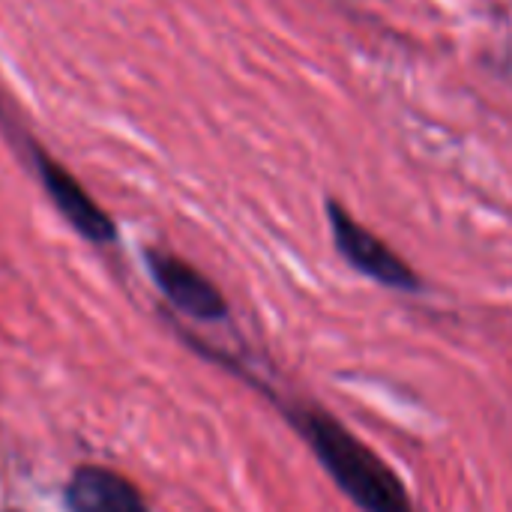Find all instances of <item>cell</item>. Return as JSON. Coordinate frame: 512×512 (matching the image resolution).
<instances>
[{
	"instance_id": "1",
	"label": "cell",
	"mask_w": 512,
	"mask_h": 512,
	"mask_svg": "<svg viewBox=\"0 0 512 512\" xmlns=\"http://www.w3.org/2000/svg\"><path fill=\"white\" fill-rule=\"evenodd\" d=\"M324 474L360 512H417L399 474L348 426L315 405H282Z\"/></svg>"
},
{
	"instance_id": "2",
	"label": "cell",
	"mask_w": 512,
	"mask_h": 512,
	"mask_svg": "<svg viewBox=\"0 0 512 512\" xmlns=\"http://www.w3.org/2000/svg\"><path fill=\"white\" fill-rule=\"evenodd\" d=\"M327 216H330V228H333L339 255L357 273H363L372 282L393 288V291H420V276L381 237H375L369 228H363L342 204L330 201Z\"/></svg>"
},
{
	"instance_id": "3",
	"label": "cell",
	"mask_w": 512,
	"mask_h": 512,
	"mask_svg": "<svg viewBox=\"0 0 512 512\" xmlns=\"http://www.w3.org/2000/svg\"><path fill=\"white\" fill-rule=\"evenodd\" d=\"M147 270L159 285V291L183 315L195 321H222L228 315V303L219 294V288L183 258L168 252H147Z\"/></svg>"
},
{
	"instance_id": "4",
	"label": "cell",
	"mask_w": 512,
	"mask_h": 512,
	"mask_svg": "<svg viewBox=\"0 0 512 512\" xmlns=\"http://www.w3.org/2000/svg\"><path fill=\"white\" fill-rule=\"evenodd\" d=\"M33 162H36V174L48 192V198L54 201V207L63 213V219L87 240L93 243H108L114 240V225L105 216V210L81 189V183L63 171L51 156H45L42 150H33Z\"/></svg>"
},
{
	"instance_id": "5",
	"label": "cell",
	"mask_w": 512,
	"mask_h": 512,
	"mask_svg": "<svg viewBox=\"0 0 512 512\" xmlns=\"http://www.w3.org/2000/svg\"><path fill=\"white\" fill-rule=\"evenodd\" d=\"M69 512H150L138 489L114 471L78 468L66 489Z\"/></svg>"
}]
</instances>
